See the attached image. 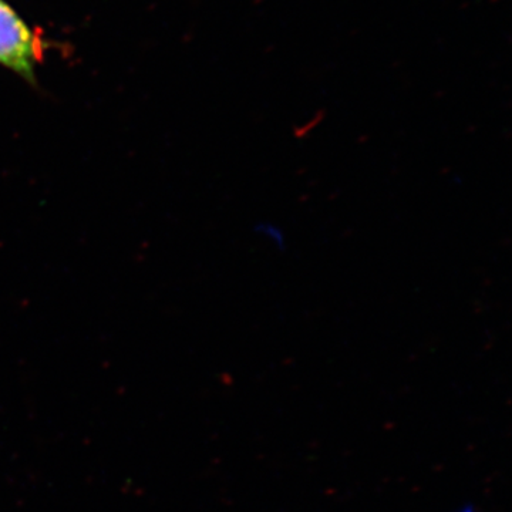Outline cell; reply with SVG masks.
<instances>
[{
    "instance_id": "cell-1",
    "label": "cell",
    "mask_w": 512,
    "mask_h": 512,
    "mask_svg": "<svg viewBox=\"0 0 512 512\" xmlns=\"http://www.w3.org/2000/svg\"><path fill=\"white\" fill-rule=\"evenodd\" d=\"M47 50L45 37L30 28L15 9L0 0V66L36 86V67Z\"/></svg>"
},
{
    "instance_id": "cell-2",
    "label": "cell",
    "mask_w": 512,
    "mask_h": 512,
    "mask_svg": "<svg viewBox=\"0 0 512 512\" xmlns=\"http://www.w3.org/2000/svg\"><path fill=\"white\" fill-rule=\"evenodd\" d=\"M458 512H474V511L473 510H468V508H466V510L458 511Z\"/></svg>"
}]
</instances>
